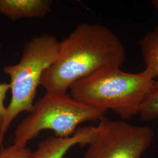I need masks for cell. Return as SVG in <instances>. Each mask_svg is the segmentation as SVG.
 <instances>
[{"label":"cell","instance_id":"cell-1","mask_svg":"<svg viewBox=\"0 0 158 158\" xmlns=\"http://www.w3.org/2000/svg\"><path fill=\"white\" fill-rule=\"evenodd\" d=\"M125 60L124 45L110 29L81 23L60 41L56 59L44 72L40 85L47 93L65 94L77 80L103 68H121Z\"/></svg>","mask_w":158,"mask_h":158},{"label":"cell","instance_id":"cell-11","mask_svg":"<svg viewBox=\"0 0 158 158\" xmlns=\"http://www.w3.org/2000/svg\"><path fill=\"white\" fill-rule=\"evenodd\" d=\"M10 90V85L7 83H0V129L6 115V107L4 104L6 94Z\"/></svg>","mask_w":158,"mask_h":158},{"label":"cell","instance_id":"cell-12","mask_svg":"<svg viewBox=\"0 0 158 158\" xmlns=\"http://www.w3.org/2000/svg\"><path fill=\"white\" fill-rule=\"evenodd\" d=\"M151 3L158 13V0H153L152 1Z\"/></svg>","mask_w":158,"mask_h":158},{"label":"cell","instance_id":"cell-2","mask_svg":"<svg viewBox=\"0 0 158 158\" xmlns=\"http://www.w3.org/2000/svg\"><path fill=\"white\" fill-rule=\"evenodd\" d=\"M154 80L151 72L130 73L119 67L98 70L72 85L70 96L91 107L111 110L123 119L138 115L145 96Z\"/></svg>","mask_w":158,"mask_h":158},{"label":"cell","instance_id":"cell-5","mask_svg":"<svg viewBox=\"0 0 158 158\" xmlns=\"http://www.w3.org/2000/svg\"><path fill=\"white\" fill-rule=\"evenodd\" d=\"M91 128L84 158H141L155 135L152 128L148 126L105 118Z\"/></svg>","mask_w":158,"mask_h":158},{"label":"cell","instance_id":"cell-3","mask_svg":"<svg viewBox=\"0 0 158 158\" xmlns=\"http://www.w3.org/2000/svg\"><path fill=\"white\" fill-rule=\"evenodd\" d=\"M59 44L60 41L51 34L34 36L25 44L18 63L3 68L11 80V99L0 129V146L14 119L20 113L32 111L42 74L55 61Z\"/></svg>","mask_w":158,"mask_h":158},{"label":"cell","instance_id":"cell-10","mask_svg":"<svg viewBox=\"0 0 158 158\" xmlns=\"http://www.w3.org/2000/svg\"><path fill=\"white\" fill-rule=\"evenodd\" d=\"M32 151L27 147L21 148L13 144L0 149V158H31Z\"/></svg>","mask_w":158,"mask_h":158},{"label":"cell","instance_id":"cell-9","mask_svg":"<svg viewBox=\"0 0 158 158\" xmlns=\"http://www.w3.org/2000/svg\"><path fill=\"white\" fill-rule=\"evenodd\" d=\"M138 115L143 121L158 118V79H154L142 102Z\"/></svg>","mask_w":158,"mask_h":158},{"label":"cell","instance_id":"cell-6","mask_svg":"<svg viewBox=\"0 0 158 158\" xmlns=\"http://www.w3.org/2000/svg\"><path fill=\"white\" fill-rule=\"evenodd\" d=\"M91 127L77 128L76 132L68 138L49 136L40 142L31 158H64L68 151L76 145H88L91 136Z\"/></svg>","mask_w":158,"mask_h":158},{"label":"cell","instance_id":"cell-7","mask_svg":"<svg viewBox=\"0 0 158 158\" xmlns=\"http://www.w3.org/2000/svg\"><path fill=\"white\" fill-rule=\"evenodd\" d=\"M52 0H0V12L14 21L41 18L51 13Z\"/></svg>","mask_w":158,"mask_h":158},{"label":"cell","instance_id":"cell-8","mask_svg":"<svg viewBox=\"0 0 158 158\" xmlns=\"http://www.w3.org/2000/svg\"><path fill=\"white\" fill-rule=\"evenodd\" d=\"M139 45L145 69L151 72L153 79L158 78V25L145 35Z\"/></svg>","mask_w":158,"mask_h":158},{"label":"cell","instance_id":"cell-4","mask_svg":"<svg viewBox=\"0 0 158 158\" xmlns=\"http://www.w3.org/2000/svg\"><path fill=\"white\" fill-rule=\"evenodd\" d=\"M106 111L91 107L68 94L46 93L34 103L32 111L18 125L14 144L24 148L44 130H51L58 138L74 135L81 123L100 121Z\"/></svg>","mask_w":158,"mask_h":158}]
</instances>
